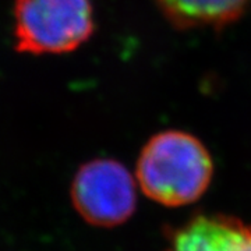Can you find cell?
<instances>
[{"label": "cell", "mask_w": 251, "mask_h": 251, "mask_svg": "<svg viewBox=\"0 0 251 251\" xmlns=\"http://www.w3.org/2000/svg\"><path fill=\"white\" fill-rule=\"evenodd\" d=\"M72 200L77 212L88 224L115 227L134 214L135 180L120 162L95 159L82 165L75 173Z\"/></svg>", "instance_id": "obj_3"}, {"label": "cell", "mask_w": 251, "mask_h": 251, "mask_svg": "<svg viewBox=\"0 0 251 251\" xmlns=\"http://www.w3.org/2000/svg\"><path fill=\"white\" fill-rule=\"evenodd\" d=\"M17 50L66 53L94 32L90 0H14Z\"/></svg>", "instance_id": "obj_2"}, {"label": "cell", "mask_w": 251, "mask_h": 251, "mask_svg": "<svg viewBox=\"0 0 251 251\" xmlns=\"http://www.w3.org/2000/svg\"><path fill=\"white\" fill-rule=\"evenodd\" d=\"M165 251H251V225L224 214L194 215L171 230Z\"/></svg>", "instance_id": "obj_4"}, {"label": "cell", "mask_w": 251, "mask_h": 251, "mask_svg": "<svg viewBox=\"0 0 251 251\" xmlns=\"http://www.w3.org/2000/svg\"><path fill=\"white\" fill-rule=\"evenodd\" d=\"M179 28L222 27L242 16L249 0H156Z\"/></svg>", "instance_id": "obj_5"}, {"label": "cell", "mask_w": 251, "mask_h": 251, "mask_svg": "<svg viewBox=\"0 0 251 251\" xmlns=\"http://www.w3.org/2000/svg\"><path fill=\"white\" fill-rule=\"evenodd\" d=\"M214 176V163L194 135L168 130L144 145L135 179L143 193L165 206L193 204L204 196Z\"/></svg>", "instance_id": "obj_1"}]
</instances>
